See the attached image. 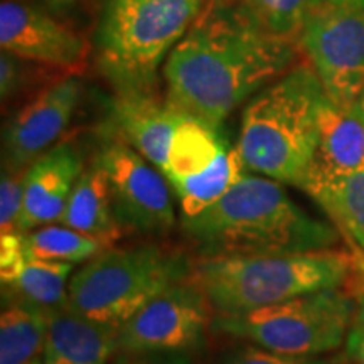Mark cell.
Segmentation results:
<instances>
[{
	"label": "cell",
	"mask_w": 364,
	"mask_h": 364,
	"mask_svg": "<svg viewBox=\"0 0 364 364\" xmlns=\"http://www.w3.org/2000/svg\"><path fill=\"white\" fill-rule=\"evenodd\" d=\"M299 43L275 34L236 0H206L164 65L167 102L218 127L295 66Z\"/></svg>",
	"instance_id": "cell-1"
},
{
	"label": "cell",
	"mask_w": 364,
	"mask_h": 364,
	"mask_svg": "<svg viewBox=\"0 0 364 364\" xmlns=\"http://www.w3.org/2000/svg\"><path fill=\"white\" fill-rule=\"evenodd\" d=\"M181 226L201 258L317 252L339 243L338 228L304 211L282 182L265 176L243 174L215 204L182 216Z\"/></svg>",
	"instance_id": "cell-2"
},
{
	"label": "cell",
	"mask_w": 364,
	"mask_h": 364,
	"mask_svg": "<svg viewBox=\"0 0 364 364\" xmlns=\"http://www.w3.org/2000/svg\"><path fill=\"white\" fill-rule=\"evenodd\" d=\"M324 97L309 63L258 91L245 107L236 144L245 169L300 188L316 157Z\"/></svg>",
	"instance_id": "cell-3"
},
{
	"label": "cell",
	"mask_w": 364,
	"mask_h": 364,
	"mask_svg": "<svg viewBox=\"0 0 364 364\" xmlns=\"http://www.w3.org/2000/svg\"><path fill=\"white\" fill-rule=\"evenodd\" d=\"M358 255L341 250L201 258L191 279L216 316H236L326 289H341Z\"/></svg>",
	"instance_id": "cell-4"
},
{
	"label": "cell",
	"mask_w": 364,
	"mask_h": 364,
	"mask_svg": "<svg viewBox=\"0 0 364 364\" xmlns=\"http://www.w3.org/2000/svg\"><path fill=\"white\" fill-rule=\"evenodd\" d=\"M206 0H103L95 59L118 95L152 93L157 75Z\"/></svg>",
	"instance_id": "cell-5"
},
{
	"label": "cell",
	"mask_w": 364,
	"mask_h": 364,
	"mask_svg": "<svg viewBox=\"0 0 364 364\" xmlns=\"http://www.w3.org/2000/svg\"><path fill=\"white\" fill-rule=\"evenodd\" d=\"M193 268L184 255L157 245L107 248L73 273L68 304L95 321L120 327Z\"/></svg>",
	"instance_id": "cell-6"
},
{
	"label": "cell",
	"mask_w": 364,
	"mask_h": 364,
	"mask_svg": "<svg viewBox=\"0 0 364 364\" xmlns=\"http://www.w3.org/2000/svg\"><path fill=\"white\" fill-rule=\"evenodd\" d=\"M356 304L348 290L326 289L236 316H216L213 331L268 351L316 358L339 349L354 322Z\"/></svg>",
	"instance_id": "cell-7"
},
{
	"label": "cell",
	"mask_w": 364,
	"mask_h": 364,
	"mask_svg": "<svg viewBox=\"0 0 364 364\" xmlns=\"http://www.w3.org/2000/svg\"><path fill=\"white\" fill-rule=\"evenodd\" d=\"M332 103L351 112L364 91V9L324 4L297 38Z\"/></svg>",
	"instance_id": "cell-8"
},
{
	"label": "cell",
	"mask_w": 364,
	"mask_h": 364,
	"mask_svg": "<svg viewBox=\"0 0 364 364\" xmlns=\"http://www.w3.org/2000/svg\"><path fill=\"white\" fill-rule=\"evenodd\" d=\"M102 167L110 189L115 220L124 231L166 235L176 223L171 182L122 140L103 145L93 159Z\"/></svg>",
	"instance_id": "cell-9"
},
{
	"label": "cell",
	"mask_w": 364,
	"mask_h": 364,
	"mask_svg": "<svg viewBox=\"0 0 364 364\" xmlns=\"http://www.w3.org/2000/svg\"><path fill=\"white\" fill-rule=\"evenodd\" d=\"M209 307L193 279L171 287L118 327L122 354L189 353L204 344Z\"/></svg>",
	"instance_id": "cell-10"
},
{
	"label": "cell",
	"mask_w": 364,
	"mask_h": 364,
	"mask_svg": "<svg viewBox=\"0 0 364 364\" xmlns=\"http://www.w3.org/2000/svg\"><path fill=\"white\" fill-rule=\"evenodd\" d=\"M83 86L75 75L48 85L7 122L2 135V169L26 171L53 149L70 127Z\"/></svg>",
	"instance_id": "cell-11"
},
{
	"label": "cell",
	"mask_w": 364,
	"mask_h": 364,
	"mask_svg": "<svg viewBox=\"0 0 364 364\" xmlns=\"http://www.w3.org/2000/svg\"><path fill=\"white\" fill-rule=\"evenodd\" d=\"M0 46L26 61L61 70H76L86 59L83 38L29 0H2Z\"/></svg>",
	"instance_id": "cell-12"
},
{
	"label": "cell",
	"mask_w": 364,
	"mask_h": 364,
	"mask_svg": "<svg viewBox=\"0 0 364 364\" xmlns=\"http://www.w3.org/2000/svg\"><path fill=\"white\" fill-rule=\"evenodd\" d=\"M83 171V156L71 142H58L31 164L26 169L19 233H29L36 228L59 221Z\"/></svg>",
	"instance_id": "cell-13"
},
{
	"label": "cell",
	"mask_w": 364,
	"mask_h": 364,
	"mask_svg": "<svg viewBox=\"0 0 364 364\" xmlns=\"http://www.w3.org/2000/svg\"><path fill=\"white\" fill-rule=\"evenodd\" d=\"M184 113L152 93L115 95L110 103V124L122 142L166 172L172 135Z\"/></svg>",
	"instance_id": "cell-14"
},
{
	"label": "cell",
	"mask_w": 364,
	"mask_h": 364,
	"mask_svg": "<svg viewBox=\"0 0 364 364\" xmlns=\"http://www.w3.org/2000/svg\"><path fill=\"white\" fill-rule=\"evenodd\" d=\"M118 327L95 321L70 304L48 314L44 364H108L118 351Z\"/></svg>",
	"instance_id": "cell-15"
},
{
	"label": "cell",
	"mask_w": 364,
	"mask_h": 364,
	"mask_svg": "<svg viewBox=\"0 0 364 364\" xmlns=\"http://www.w3.org/2000/svg\"><path fill=\"white\" fill-rule=\"evenodd\" d=\"M359 169H364V124L326 95L318 108L316 157L307 176L348 174Z\"/></svg>",
	"instance_id": "cell-16"
},
{
	"label": "cell",
	"mask_w": 364,
	"mask_h": 364,
	"mask_svg": "<svg viewBox=\"0 0 364 364\" xmlns=\"http://www.w3.org/2000/svg\"><path fill=\"white\" fill-rule=\"evenodd\" d=\"M359 253L364 255V169L348 174H309L300 184Z\"/></svg>",
	"instance_id": "cell-17"
},
{
	"label": "cell",
	"mask_w": 364,
	"mask_h": 364,
	"mask_svg": "<svg viewBox=\"0 0 364 364\" xmlns=\"http://www.w3.org/2000/svg\"><path fill=\"white\" fill-rule=\"evenodd\" d=\"M59 225L95 236L108 247L122 236L124 230L113 215L107 176L98 164H91L76 181Z\"/></svg>",
	"instance_id": "cell-18"
},
{
	"label": "cell",
	"mask_w": 364,
	"mask_h": 364,
	"mask_svg": "<svg viewBox=\"0 0 364 364\" xmlns=\"http://www.w3.org/2000/svg\"><path fill=\"white\" fill-rule=\"evenodd\" d=\"M228 144L218 127L184 115L172 135L167 167V181L203 174L218 161Z\"/></svg>",
	"instance_id": "cell-19"
},
{
	"label": "cell",
	"mask_w": 364,
	"mask_h": 364,
	"mask_svg": "<svg viewBox=\"0 0 364 364\" xmlns=\"http://www.w3.org/2000/svg\"><path fill=\"white\" fill-rule=\"evenodd\" d=\"M73 263L27 260L12 284L2 285L4 306L22 304L51 312L68 302Z\"/></svg>",
	"instance_id": "cell-20"
},
{
	"label": "cell",
	"mask_w": 364,
	"mask_h": 364,
	"mask_svg": "<svg viewBox=\"0 0 364 364\" xmlns=\"http://www.w3.org/2000/svg\"><path fill=\"white\" fill-rule=\"evenodd\" d=\"M238 149L228 147L203 174L169 181L181 203L182 216H194L215 204L245 174Z\"/></svg>",
	"instance_id": "cell-21"
},
{
	"label": "cell",
	"mask_w": 364,
	"mask_h": 364,
	"mask_svg": "<svg viewBox=\"0 0 364 364\" xmlns=\"http://www.w3.org/2000/svg\"><path fill=\"white\" fill-rule=\"evenodd\" d=\"M48 312L9 304L0 316V364H27L44 351Z\"/></svg>",
	"instance_id": "cell-22"
},
{
	"label": "cell",
	"mask_w": 364,
	"mask_h": 364,
	"mask_svg": "<svg viewBox=\"0 0 364 364\" xmlns=\"http://www.w3.org/2000/svg\"><path fill=\"white\" fill-rule=\"evenodd\" d=\"M27 260H46L59 263H81L91 260L110 248L95 236L80 233V231L59 226H41L29 233L22 235Z\"/></svg>",
	"instance_id": "cell-23"
},
{
	"label": "cell",
	"mask_w": 364,
	"mask_h": 364,
	"mask_svg": "<svg viewBox=\"0 0 364 364\" xmlns=\"http://www.w3.org/2000/svg\"><path fill=\"white\" fill-rule=\"evenodd\" d=\"M263 26L284 38L297 41L307 21L326 0H236Z\"/></svg>",
	"instance_id": "cell-24"
},
{
	"label": "cell",
	"mask_w": 364,
	"mask_h": 364,
	"mask_svg": "<svg viewBox=\"0 0 364 364\" xmlns=\"http://www.w3.org/2000/svg\"><path fill=\"white\" fill-rule=\"evenodd\" d=\"M24 184L26 171L2 169V181H0V231L2 235L19 233V218L24 206Z\"/></svg>",
	"instance_id": "cell-25"
},
{
	"label": "cell",
	"mask_w": 364,
	"mask_h": 364,
	"mask_svg": "<svg viewBox=\"0 0 364 364\" xmlns=\"http://www.w3.org/2000/svg\"><path fill=\"white\" fill-rule=\"evenodd\" d=\"M220 364H338L332 359H318L316 358H297L285 356L263 349L260 346L252 343L238 346V348L230 349L225 356H221Z\"/></svg>",
	"instance_id": "cell-26"
},
{
	"label": "cell",
	"mask_w": 364,
	"mask_h": 364,
	"mask_svg": "<svg viewBox=\"0 0 364 364\" xmlns=\"http://www.w3.org/2000/svg\"><path fill=\"white\" fill-rule=\"evenodd\" d=\"M27 63L31 61H26L16 54L2 51V56H0V97H2V103L11 102L29 83Z\"/></svg>",
	"instance_id": "cell-27"
},
{
	"label": "cell",
	"mask_w": 364,
	"mask_h": 364,
	"mask_svg": "<svg viewBox=\"0 0 364 364\" xmlns=\"http://www.w3.org/2000/svg\"><path fill=\"white\" fill-rule=\"evenodd\" d=\"M27 262L22 235H0V277L2 285L12 284L21 275Z\"/></svg>",
	"instance_id": "cell-28"
},
{
	"label": "cell",
	"mask_w": 364,
	"mask_h": 364,
	"mask_svg": "<svg viewBox=\"0 0 364 364\" xmlns=\"http://www.w3.org/2000/svg\"><path fill=\"white\" fill-rule=\"evenodd\" d=\"M120 364H196L188 353L124 354Z\"/></svg>",
	"instance_id": "cell-29"
},
{
	"label": "cell",
	"mask_w": 364,
	"mask_h": 364,
	"mask_svg": "<svg viewBox=\"0 0 364 364\" xmlns=\"http://www.w3.org/2000/svg\"><path fill=\"white\" fill-rule=\"evenodd\" d=\"M346 285H348V292L353 295L354 304H356L354 324L364 326V255H358L356 270Z\"/></svg>",
	"instance_id": "cell-30"
},
{
	"label": "cell",
	"mask_w": 364,
	"mask_h": 364,
	"mask_svg": "<svg viewBox=\"0 0 364 364\" xmlns=\"http://www.w3.org/2000/svg\"><path fill=\"white\" fill-rule=\"evenodd\" d=\"M346 349H348V356L354 363L364 364V326L353 322L346 338Z\"/></svg>",
	"instance_id": "cell-31"
},
{
	"label": "cell",
	"mask_w": 364,
	"mask_h": 364,
	"mask_svg": "<svg viewBox=\"0 0 364 364\" xmlns=\"http://www.w3.org/2000/svg\"><path fill=\"white\" fill-rule=\"evenodd\" d=\"M29 2L54 14L59 19H65V17H70L78 9L81 0H29Z\"/></svg>",
	"instance_id": "cell-32"
},
{
	"label": "cell",
	"mask_w": 364,
	"mask_h": 364,
	"mask_svg": "<svg viewBox=\"0 0 364 364\" xmlns=\"http://www.w3.org/2000/svg\"><path fill=\"white\" fill-rule=\"evenodd\" d=\"M326 2L341 9H364V0H326Z\"/></svg>",
	"instance_id": "cell-33"
},
{
	"label": "cell",
	"mask_w": 364,
	"mask_h": 364,
	"mask_svg": "<svg viewBox=\"0 0 364 364\" xmlns=\"http://www.w3.org/2000/svg\"><path fill=\"white\" fill-rule=\"evenodd\" d=\"M351 112L364 124V91H363L361 95H359V98L356 100V103L353 105Z\"/></svg>",
	"instance_id": "cell-34"
},
{
	"label": "cell",
	"mask_w": 364,
	"mask_h": 364,
	"mask_svg": "<svg viewBox=\"0 0 364 364\" xmlns=\"http://www.w3.org/2000/svg\"><path fill=\"white\" fill-rule=\"evenodd\" d=\"M27 364H44V359H43V356H38V358H34L33 361H29Z\"/></svg>",
	"instance_id": "cell-35"
}]
</instances>
